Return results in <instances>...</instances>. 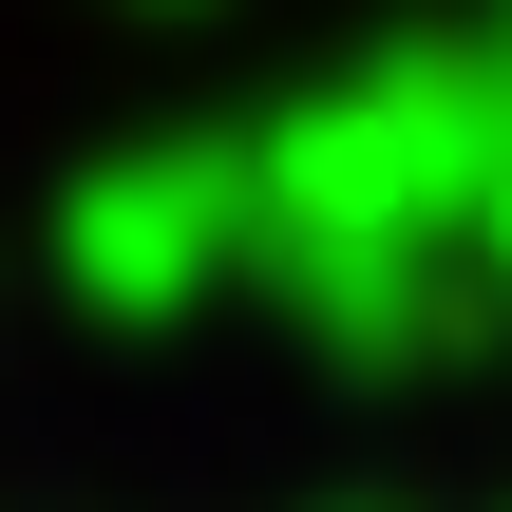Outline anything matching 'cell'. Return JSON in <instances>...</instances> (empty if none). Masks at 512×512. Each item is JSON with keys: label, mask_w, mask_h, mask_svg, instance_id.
Masks as SVG:
<instances>
[{"label": "cell", "mask_w": 512, "mask_h": 512, "mask_svg": "<svg viewBox=\"0 0 512 512\" xmlns=\"http://www.w3.org/2000/svg\"><path fill=\"white\" fill-rule=\"evenodd\" d=\"M228 247H247V152H133V171H95V209H76L95 304H190Z\"/></svg>", "instance_id": "3"}, {"label": "cell", "mask_w": 512, "mask_h": 512, "mask_svg": "<svg viewBox=\"0 0 512 512\" xmlns=\"http://www.w3.org/2000/svg\"><path fill=\"white\" fill-rule=\"evenodd\" d=\"M512 57L475 38H418V57H361L323 76L266 152H247V247H475V171H494Z\"/></svg>", "instance_id": "1"}, {"label": "cell", "mask_w": 512, "mask_h": 512, "mask_svg": "<svg viewBox=\"0 0 512 512\" xmlns=\"http://www.w3.org/2000/svg\"><path fill=\"white\" fill-rule=\"evenodd\" d=\"M494 57H512V0H494Z\"/></svg>", "instance_id": "5"}, {"label": "cell", "mask_w": 512, "mask_h": 512, "mask_svg": "<svg viewBox=\"0 0 512 512\" xmlns=\"http://www.w3.org/2000/svg\"><path fill=\"white\" fill-rule=\"evenodd\" d=\"M475 266H494V304H512V114H494V171H475Z\"/></svg>", "instance_id": "4"}, {"label": "cell", "mask_w": 512, "mask_h": 512, "mask_svg": "<svg viewBox=\"0 0 512 512\" xmlns=\"http://www.w3.org/2000/svg\"><path fill=\"white\" fill-rule=\"evenodd\" d=\"M285 266V304L361 361V380H418V361H456L475 323H494V266L475 247H266Z\"/></svg>", "instance_id": "2"}]
</instances>
